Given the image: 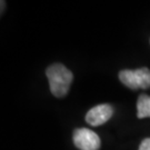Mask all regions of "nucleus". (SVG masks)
I'll return each mask as SVG.
<instances>
[{
    "instance_id": "39448f33",
    "label": "nucleus",
    "mask_w": 150,
    "mask_h": 150,
    "mask_svg": "<svg viewBox=\"0 0 150 150\" xmlns=\"http://www.w3.org/2000/svg\"><path fill=\"white\" fill-rule=\"evenodd\" d=\"M137 117L139 119L150 118V96L140 95L137 100Z\"/></svg>"
},
{
    "instance_id": "f257e3e1",
    "label": "nucleus",
    "mask_w": 150,
    "mask_h": 150,
    "mask_svg": "<svg viewBox=\"0 0 150 150\" xmlns=\"http://www.w3.org/2000/svg\"><path fill=\"white\" fill-rule=\"evenodd\" d=\"M51 93L57 98L64 97L70 89L74 75L62 64H54L46 70Z\"/></svg>"
},
{
    "instance_id": "0eeeda50",
    "label": "nucleus",
    "mask_w": 150,
    "mask_h": 150,
    "mask_svg": "<svg viewBox=\"0 0 150 150\" xmlns=\"http://www.w3.org/2000/svg\"><path fill=\"white\" fill-rule=\"evenodd\" d=\"M4 7H5V1H1V12L4 10Z\"/></svg>"
},
{
    "instance_id": "20e7f679",
    "label": "nucleus",
    "mask_w": 150,
    "mask_h": 150,
    "mask_svg": "<svg viewBox=\"0 0 150 150\" xmlns=\"http://www.w3.org/2000/svg\"><path fill=\"white\" fill-rule=\"evenodd\" d=\"M113 108L109 103H101L91 108L86 115V121L90 126L98 127L106 123L112 117Z\"/></svg>"
},
{
    "instance_id": "f03ea898",
    "label": "nucleus",
    "mask_w": 150,
    "mask_h": 150,
    "mask_svg": "<svg viewBox=\"0 0 150 150\" xmlns=\"http://www.w3.org/2000/svg\"><path fill=\"white\" fill-rule=\"evenodd\" d=\"M118 76L119 80L130 89L136 90L150 88V69L146 67L136 70H121Z\"/></svg>"
},
{
    "instance_id": "423d86ee",
    "label": "nucleus",
    "mask_w": 150,
    "mask_h": 150,
    "mask_svg": "<svg viewBox=\"0 0 150 150\" xmlns=\"http://www.w3.org/2000/svg\"><path fill=\"white\" fill-rule=\"evenodd\" d=\"M138 150H150V137L149 138H145L141 141Z\"/></svg>"
},
{
    "instance_id": "7ed1b4c3",
    "label": "nucleus",
    "mask_w": 150,
    "mask_h": 150,
    "mask_svg": "<svg viewBox=\"0 0 150 150\" xmlns=\"http://www.w3.org/2000/svg\"><path fill=\"white\" fill-rule=\"evenodd\" d=\"M72 139L79 150H99L101 146L99 136L88 128L75 129Z\"/></svg>"
}]
</instances>
